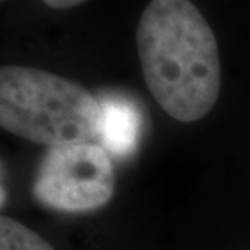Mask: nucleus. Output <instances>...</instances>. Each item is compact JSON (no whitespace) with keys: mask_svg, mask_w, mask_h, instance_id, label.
<instances>
[{"mask_svg":"<svg viewBox=\"0 0 250 250\" xmlns=\"http://www.w3.org/2000/svg\"><path fill=\"white\" fill-rule=\"evenodd\" d=\"M83 2H78V0H47L46 7L49 8H56V10H65V8H73L82 5Z\"/></svg>","mask_w":250,"mask_h":250,"instance_id":"423d86ee","label":"nucleus"},{"mask_svg":"<svg viewBox=\"0 0 250 250\" xmlns=\"http://www.w3.org/2000/svg\"><path fill=\"white\" fill-rule=\"evenodd\" d=\"M0 250H56L46 239L31 231L24 224L0 216Z\"/></svg>","mask_w":250,"mask_h":250,"instance_id":"39448f33","label":"nucleus"},{"mask_svg":"<svg viewBox=\"0 0 250 250\" xmlns=\"http://www.w3.org/2000/svg\"><path fill=\"white\" fill-rule=\"evenodd\" d=\"M137 112L122 101L103 103L101 137L112 151H130L137 137Z\"/></svg>","mask_w":250,"mask_h":250,"instance_id":"20e7f679","label":"nucleus"},{"mask_svg":"<svg viewBox=\"0 0 250 250\" xmlns=\"http://www.w3.org/2000/svg\"><path fill=\"white\" fill-rule=\"evenodd\" d=\"M0 125L51 148L93 143L101 137L103 103L72 80L7 65L0 70Z\"/></svg>","mask_w":250,"mask_h":250,"instance_id":"f03ea898","label":"nucleus"},{"mask_svg":"<svg viewBox=\"0 0 250 250\" xmlns=\"http://www.w3.org/2000/svg\"><path fill=\"white\" fill-rule=\"evenodd\" d=\"M137 49L154 101L179 122H197L214 107L221 62L213 29L187 0H153L140 17Z\"/></svg>","mask_w":250,"mask_h":250,"instance_id":"f257e3e1","label":"nucleus"},{"mask_svg":"<svg viewBox=\"0 0 250 250\" xmlns=\"http://www.w3.org/2000/svg\"><path fill=\"white\" fill-rule=\"evenodd\" d=\"M114 164L107 149L96 143L51 148L44 154L33 182V193L52 209L93 211L111 202Z\"/></svg>","mask_w":250,"mask_h":250,"instance_id":"7ed1b4c3","label":"nucleus"}]
</instances>
